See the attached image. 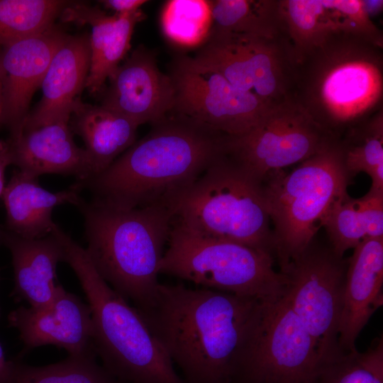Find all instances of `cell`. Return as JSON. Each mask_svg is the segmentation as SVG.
<instances>
[{
	"label": "cell",
	"mask_w": 383,
	"mask_h": 383,
	"mask_svg": "<svg viewBox=\"0 0 383 383\" xmlns=\"http://www.w3.org/2000/svg\"><path fill=\"white\" fill-rule=\"evenodd\" d=\"M10 165H12V160L9 142L0 140V196H2L5 188V171Z\"/></svg>",
	"instance_id": "obj_33"
},
{
	"label": "cell",
	"mask_w": 383,
	"mask_h": 383,
	"mask_svg": "<svg viewBox=\"0 0 383 383\" xmlns=\"http://www.w3.org/2000/svg\"><path fill=\"white\" fill-rule=\"evenodd\" d=\"M191 57L270 106L291 99L295 60L288 35L267 38L211 30Z\"/></svg>",
	"instance_id": "obj_9"
},
{
	"label": "cell",
	"mask_w": 383,
	"mask_h": 383,
	"mask_svg": "<svg viewBox=\"0 0 383 383\" xmlns=\"http://www.w3.org/2000/svg\"><path fill=\"white\" fill-rule=\"evenodd\" d=\"M169 75L174 91L172 111L228 136L246 133L272 108L189 56L175 58Z\"/></svg>",
	"instance_id": "obj_12"
},
{
	"label": "cell",
	"mask_w": 383,
	"mask_h": 383,
	"mask_svg": "<svg viewBox=\"0 0 383 383\" xmlns=\"http://www.w3.org/2000/svg\"><path fill=\"white\" fill-rule=\"evenodd\" d=\"M383 47L335 33L295 57L291 99L339 140L383 109Z\"/></svg>",
	"instance_id": "obj_3"
},
{
	"label": "cell",
	"mask_w": 383,
	"mask_h": 383,
	"mask_svg": "<svg viewBox=\"0 0 383 383\" xmlns=\"http://www.w3.org/2000/svg\"><path fill=\"white\" fill-rule=\"evenodd\" d=\"M347 261L338 326V345L343 353L356 350L360 331L382 306L383 238L364 240Z\"/></svg>",
	"instance_id": "obj_19"
},
{
	"label": "cell",
	"mask_w": 383,
	"mask_h": 383,
	"mask_svg": "<svg viewBox=\"0 0 383 383\" xmlns=\"http://www.w3.org/2000/svg\"><path fill=\"white\" fill-rule=\"evenodd\" d=\"M211 23L210 1L170 0L162 9L163 33L170 41L180 46H201L209 35Z\"/></svg>",
	"instance_id": "obj_30"
},
{
	"label": "cell",
	"mask_w": 383,
	"mask_h": 383,
	"mask_svg": "<svg viewBox=\"0 0 383 383\" xmlns=\"http://www.w3.org/2000/svg\"><path fill=\"white\" fill-rule=\"evenodd\" d=\"M79 193L74 186L51 192L40 185L38 177L16 170L1 196L6 212L4 226L26 238L48 236L56 225L52 218L54 208L66 204L76 206L82 197Z\"/></svg>",
	"instance_id": "obj_23"
},
{
	"label": "cell",
	"mask_w": 383,
	"mask_h": 383,
	"mask_svg": "<svg viewBox=\"0 0 383 383\" xmlns=\"http://www.w3.org/2000/svg\"><path fill=\"white\" fill-rule=\"evenodd\" d=\"M295 57L340 33L363 36L383 47L382 30L365 12L362 0H280Z\"/></svg>",
	"instance_id": "obj_17"
},
{
	"label": "cell",
	"mask_w": 383,
	"mask_h": 383,
	"mask_svg": "<svg viewBox=\"0 0 383 383\" xmlns=\"http://www.w3.org/2000/svg\"><path fill=\"white\" fill-rule=\"evenodd\" d=\"M347 258L313 240L279 272L287 280L284 298L313 338L322 363L339 357L338 326Z\"/></svg>",
	"instance_id": "obj_10"
},
{
	"label": "cell",
	"mask_w": 383,
	"mask_h": 383,
	"mask_svg": "<svg viewBox=\"0 0 383 383\" xmlns=\"http://www.w3.org/2000/svg\"><path fill=\"white\" fill-rule=\"evenodd\" d=\"M3 109H4V101H3V88L2 82L0 75V123H3Z\"/></svg>",
	"instance_id": "obj_36"
},
{
	"label": "cell",
	"mask_w": 383,
	"mask_h": 383,
	"mask_svg": "<svg viewBox=\"0 0 383 383\" xmlns=\"http://www.w3.org/2000/svg\"><path fill=\"white\" fill-rule=\"evenodd\" d=\"M210 2L211 30L267 38L288 35L280 0H211Z\"/></svg>",
	"instance_id": "obj_26"
},
{
	"label": "cell",
	"mask_w": 383,
	"mask_h": 383,
	"mask_svg": "<svg viewBox=\"0 0 383 383\" xmlns=\"http://www.w3.org/2000/svg\"><path fill=\"white\" fill-rule=\"evenodd\" d=\"M310 383H383V339L364 352L356 350L322 363Z\"/></svg>",
	"instance_id": "obj_31"
},
{
	"label": "cell",
	"mask_w": 383,
	"mask_h": 383,
	"mask_svg": "<svg viewBox=\"0 0 383 383\" xmlns=\"http://www.w3.org/2000/svg\"><path fill=\"white\" fill-rule=\"evenodd\" d=\"M106 9L115 11L114 13L124 14L136 11L148 2L145 0H104L99 1Z\"/></svg>",
	"instance_id": "obj_32"
},
{
	"label": "cell",
	"mask_w": 383,
	"mask_h": 383,
	"mask_svg": "<svg viewBox=\"0 0 383 383\" xmlns=\"http://www.w3.org/2000/svg\"><path fill=\"white\" fill-rule=\"evenodd\" d=\"M173 220L205 236L274 255L262 184L224 155L168 203Z\"/></svg>",
	"instance_id": "obj_6"
},
{
	"label": "cell",
	"mask_w": 383,
	"mask_h": 383,
	"mask_svg": "<svg viewBox=\"0 0 383 383\" xmlns=\"http://www.w3.org/2000/svg\"><path fill=\"white\" fill-rule=\"evenodd\" d=\"M0 247L11 254L14 295L33 308L51 304L64 289L56 275L57 265L63 261V249L55 234L26 238L0 225Z\"/></svg>",
	"instance_id": "obj_22"
},
{
	"label": "cell",
	"mask_w": 383,
	"mask_h": 383,
	"mask_svg": "<svg viewBox=\"0 0 383 383\" xmlns=\"http://www.w3.org/2000/svg\"><path fill=\"white\" fill-rule=\"evenodd\" d=\"M90 62L89 36L68 35L50 63L40 86V101L20 128L70 120L74 103L85 88Z\"/></svg>",
	"instance_id": "obj_20"
},
{
	"label": "cell",
	"mask_w": 383,
	"mask_h": 383,
	"mask_svg": "<svg viewBox=\"0 0 383 383\" xmlns=\"http://www.w3.org/2000/svg\"><path fill=\"white\" fill-rule=\"evenodd\" d=\"M265 301L160 283L140 314L185 383H247Z\"/></svg>",
	"instance_id": "obj_1"
},
{
	"label": "cell",
	"mask_w": 383,
	"mask_h": 383,
	"mask_svg": "<svg viewBox=\"0 0 383 383\" xmlns=\"http://www.w3.org/2000/svg\"><path fill=\"white\" fill-rule=\"evenodd\" d=\"M108 80L101 105L138 126L152 124L173 109L172 79L160 71L152 51L143 45L138 46Z\"/></svg>",
	"instance_id": "obj_14"
},
{
	"label": "cell",
	"mask_w": 383,
	"mask_h": 383,
	"mask_svg": "<svg viewBox=\"0 0 383 383\" xmlns=\"http://www.w3.org/2000/svg\"><path fill=\"white\" fill-rule=\"evenodd\" d=\"M12 362L6 361L3 348L0 344V383H2L9 374Z\"/></svg>",
	"instance_id": "obj_35"
},
{
	"label": "cell",
	"mask_w": 383,
	"mask_h": 383,
	"mask_svg": "<svg viewBox=\"0 0 383 383\" xmlns=\"http://www.w3.org/2000/svg\"><path fill=\"white\" fill-rule=\"evenodd\" d=\"M70 3L61 0H0V45L4 47L50 29Z\"/></svg>",
	"instance_id": "obj_28"
},
{
	"label": "cell",
	"mask_w": 383,
	"mask_h": 383,
	"mask_svg": "<svg viewBox=\"0 0 383 383\" xmlns=\"http://www.w3.org/2000/svg\"><path fill=\"white\" fill-rule=\"evenodd\" d=\"M67 36L53 26L43 33L4 47L0 54L3 123L11 134L22 126L35 91L40 88L53 56Z\"/></svg>",
	"instance_id": "obj_16"
},
{
	"label": "cell",
	"mask_w": 383,
	"mask_h": 383,
	"mask_svg": "<svg viewBox=\"0 0 383 383\" xmlns=\"http://www.w3.org/2000/svg\"><path fill=\"white\" fill-rule=\"evenodd\" d=\"M71 131L70 120L20 128L7 140L12 165L35 177L45 174L73 175L77 182L92 177L89 155L75 144Z\"/></svg>",
	"instance_id": "obj_18"
},
{
	"label": "cell",
	"mask_w": 383,
	"mask_h": 383,
	"mask_svg": "<svg viewBox=\"0 0 383 383\" xmlns=\"http://www.w3.org/2000/svg\"><path fill=\"white\" fill-rule=\"evenodd\" d=\"M226 136L171 111L104 172L72 185L118 209L168 206L224 155Z\"/></svg>",
	"instance_id": "obj_2"
},
{
	"label": "cell",
	"mask_w": 383,
	"mask_h": 383,
	"mask_svg": "<svg viewBox=\"0 0 383 383\" xmlns=\"http://www.w3.org/2000/svg\"><path fill=\"white\" fill-rule=\"evenodd\" d=\"M352 179L338 140H334L290 172H274L261 184L273 226L274 259L280 269L313 240L331 206L348 192Z\"/></svg>",
	"instance_id": "obj_7"
},
{
	"label": "cell",
	"mask_w": 383,
	"mask_h": 383,
	"mask_svg": "<svg viewBox=\"0 0 383 383\" xmlns=\"http://www.w3.org/2000/svg\"><path fill=\"white\" fill-rule=\"evenodd\" d=\"M26 350L52 345L70 356H96L89 306L63 289L49 305L41 308L20 306L8 317Z\"/></svg>",
	"instance_id": "obj_15"
},
{
	"label": "cell",
	"mask_w": 383,
	"mask_h": 383,
	"mask_svg": "<svg viewBox=\"0 0 383 383\" xmlns=\"http://www.w3.org/2000/svg\"><path fill=\"white\" fill-rule=\"evenodd\" d=\"M87 250L101 277L140 313L154 305L173 214L165 204L124 209L82 197Z\"/></svg>",
	"instance_id": "obj_4"
},
{
	"label": "cell",
	"mask_w": 383,
	"mask_h": 383,
	"mask_svg": "<svg viewBox=\"0 0 383 383\" xmlns=\"http://www.w3.org/2000/svg\"><path fill=\"white\" fill-rule=\"evenodd\" d=\"M70 124L85 144L93 166V177L106 170L135 142L138 127L101 105L84 103L79 97L74 103Z\"/></svg>",
	"instance_id": "obj_24"
},
{
	"label": "cell",
	"mask_w": 383,
	"mask_h": 383,
	"mask_svg": "<svg viewBox=\"0 0 383 383\" xmlns=\"http://www.w3.org/2000/svg\"><path fill=\"white\" fill-rule=\"evenodd\" d=\"M362 8L366 14L372 19V17L378 15L382 11L383 1L362 0Z\"/></svg>",
	"instance_id": "obj_34"
},
{
	"label": "cell",
	"mask_w": 383,
	"mask_h": 383,
	"mask_svg": "<svg viewBox=\"0 0 383 383\" xmlns=\"http://www.w3.org/2000/svg\"><path fill=\"white\" fill-rule=\"evenodd\" d=\"M322 361L284 296L266 301L247 383H310Z\"/></svg>",
	"instance_id": "obj_13"
},
{
	"label": "cell",
	"mask_w": 383,
	"mask_h": 383,
	"mask_svg": "<svg viewBox=\"0 0 383 383\" xmlns=\"http://www.w3.org/2000/svg\"><path fill=\"white\" fill-rule=\"evenodd\" d=\"M338 142L350 177L364 172L371 178L370 189L383 192V109L350 128Z\"/></svg>",
	"instance_id": "obj_27"
},
{
	"label": "cell",
	"mask_w": 383,
	"mask_h": 383,
	"mask_svg": "<svg viewBox=\"0 0 383 383\" xmlns=\"http://www.w3.org/2000/svg\"><path fill=\"white\" fill-rule=\"evenodd\" d=\"M60 17L63 22L91 26V62L85 88L91 94L99 93L128 52L134 28L145 18L144 13L140 9L108 15L98 7L71 1Z\"/></svg>",
	"instance_id": "obj_21"
},
{
	"label": "cell",
	"mask_w": 383,
	"mask_h": 383,
	"mask_svg": "<svg viewBox=\"0 0 383 383\" xmlns=\"http://www.w3.org/2000/svg\"><path fill=\"white\" fill-rule=\"evenodd\" d=\"M2 383H125L95 361V356H69L62 362L33 367L12 362Z\"/></svg>",
	"instance_id": "obj_29"
},
{
	"label": "cell",
	"mask_w": 383,
	"mask_h": 383,
	"mask_svg": "<svg viewBox=\"0 0 383 383\" xmlns=\"http://www.w3.org/2000/svg\"><path fill=\"white\" fill-rule=\"evenodd\" d=\"M159 273L201 288L272 301L282 297L287 277L272 255L231 240L205 236L173 220Z\"/></svg>",
	"instance_id": "obj_8"
},
{
	"label": "cell",
	"mask_w": 383,
	"mask_h": 383,
	"mask_svg": "<svg viewBox=\"0 0 383 383\" xmlns=\"http://www.w3.org/2000/svg\"><path fill=\"white\" fill-rule=\"evenodd\" d=\"M323 227L339 257L365 239L383 238V192L370 189L360 198L345 193L330 209Z\"/></svg>",
	"instance_id": "obj_25"
},
{
	"label": "cell",
	"mask_w": 383,
	"mask_h": 383,
	"mask_svg": "<svg viewBox=\"0 0 383 383\" xmlns=\"http://www.w3.org/2000/svg\"><path fill=\"white\" fill-rule=\"evenodd\" d=\"M294 101L272 107L253 128L226 135L224 155L262 184L274 172L301 163L333 140Z\"/></svg>",
	"instance_id": "obj_11"
},
{
	"label": "cell",
	"mask_w": 383,
	"mask_h": 383,
	"mask_svg": "<svg viewBox=\"0 0 383 383\" xmlns=\"http://www.w3.org/2000/svg\"><path fill=\"white\" fill-rule=\"evenodd\" d=\"M54 233L62 244L63 261L86 295L94 347L103 366L125 383H185L143 316L101 277L85 248L60 226Z\"/></svg>",
	"instance_id": "obj_5"
}]
</instances>
